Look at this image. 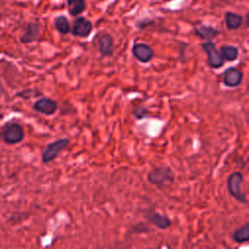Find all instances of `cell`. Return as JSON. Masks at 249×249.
<instances>
[{
    "mask_svg": "<svg viewBox=\"0 0 249 249\" xmlns=\"http://www.w3.org/2000/svg\"><path fill=\"white\" fill-rule=\"evenodd\" d=\"M147 179L152 185L158 188H163L174 182L175 174L168 166H158L148 173Z\"/></svg>",
    "mask_w": 249,
    "mask_h": 249,
    "instance_id": "1",
    "label": "cell"
},
{
    "mask_svg": "<svg viewBox=\"0 0 249 249\" xmlns=\"http://www.w3.org/2000/svg\"><path fill=\"white\" fill-rule=\"evenodd\" d=\"M243 182V174L239 171L232 172L227 180V187L230 195L237 201L241 203H247L248 200L246 198L245 194H243L240 190V185Z\"/></svg>",
    "mask_w": 249,
    "mask_h": 249,
    "instance_id": "2",
    "label": "cell"
},
{
    "mask_svg": "<svg viewBox=\"0 0 249 249\" xmlns=\"http://www.w3.org/2000/svg\"><path fill=\"white\" fill-rule=\"evenodd\" d=\"M69 143L70 141L68 138H60L49 143L42 153V161L44 163H48L55 160L59 153L62 152L69 145Z\"/></svg>",
    "mask_w": 249,
    "mask_h": 249,
    "instance_id": "3",
    "label": "cell"
},
{
    "mask_svg": "<svg viewBox=\"0 0 249 249\" xmlns=\"http://www.w3.org/2000/svg\"><path fill=\"white\" fill-rule=\"evenodd\" d=\"M1 137L7 144H17L23 140L24 131L22 126L18 123L8 124L1 133Z\"/></svg>",
    "mask_w": 249,
    "mask_h": 249,
    "instance_id": "4",
    "label": "cell"
},
{
    "mask_svg": "<svg viewBox=\"0 0 249 249\" xmlns=\"http://www.w3.org/2000/svg\"><path fill=\"white\" fill-rule=\"evenodd\" d=\"M201 48L207 54V63L210 68L218 69L224 65L225 60L212 41H206L201 45Z\"/></svg>",
    "mask_w": 249,
    "mask_h": 249,
    "instance_id": "5",
    "label": "cell"
},
{
    "mask_svg": "<svg viewBox=\"0 0 249 249\" xmlns=\"http://www.w3.org/2000/svg\"><path fill=\"white\" fill-rule=\"evenodd\" d=\"M92 27V22L89 19L85 17H78L73 22L71 32L76 37L86 38L91 33Z\"/></svg>",
    "mask_w": 249,
    "mask_h": 249,
    "instance_id": "6",
    "label": "cell"
},
{
    "mask_svg": "<svg viewBox=\"0 0 249 249\" xmlns=\"http://www.w3.org/2000/svg\"><path fill=\"white\" fill-rule=\"evenodd\" d=\"M58 108V104L55 100L48 97H42L38 100H36L33 104V109L46 116H52L53 115Z\"/></svg>",
    "mask_w": 249,
    "mask_h": 249,
    "instance_id": "7",
    "label": "cell"
},
{
    "mask_svg": "<svg viewBox=\"0 0 249 249\" xmlns=\"http://www.w3.org/2000/svg\"><path fill=\"white\" fill-rule=\"evenodd\" d=\"M133 56L142 63L151 61L154 57V50L145 43H136L132 47Z\"/></svg>",
    "mask_w": 249,
    "mask_h": 249,
    "instance_id": "8",
    "label": "cell"
},
{
    "mask_svg": "<svg viewBox=\"0 0 249 249\" xmlns=\"http://www.w3.org/2000/svg\"><path fill=\"white\" fill-rule=\"evenodd\" d=\"M243 79V74L235 67L228 68L223 75V83L229 88L238 87Z\"/></svg>",
    "mask_w": 249,
    "mask_h": 249,
    "instance_id": "9",
    "label": "cell"
},
{
    "mask_svg": "<svg viewBox=\"0 0 249 249\" xmlns=\"http://www.w3.org/2000/svg\"><path fill=\"white\" fill-rule=\"evenodd\" d=\"M144 216L150 223H152L160 230H165L171 226V220L165 214H160L159 212H151L145 214Z\"/></svg>",
    "mask_w": 249,
    "mask_h": 249,
    "instance_id": "10",
    "label": "cell"
},
{
    "mask_svg": "<svg viewBox=\"0 0 249 249\" xmlns=\"http://www.w3.org/2000/svg\"><path fill=\"white\" fill-rule=\"evenodd\" d=\"M98 50L102 56H108L113 53V38L109 33H102L97 38Z\"/></svg>",
    "mask_w": 249,
    "mask_h": 249,
    "instance_id": "11",
    "label": "cell"
},
{
    "mask_svg": "<svg viewBox=\"0 0 249 249\" xmlns=\"http://www.w3.org/2000/svg\"><path fill=\"white\" fill-rule=\"evenodd\" d=\"M39 34H40V25H39V23L36 22V21L29 22L26 26V29H25L24 33L20 36L19 41L22 44H28V43L34 42V41L38 40Z\"/></svg>",
    "mask_w": 249,
    "mask_h": 249,
    "instance_id": "12",
    "label": "cell"
},
{
    "mask_svg": "<svg viewBox=\"0 0 249 249\" xmlns=\"http://www.w3.org/2000/svg\"><path fill=\"white\" fill-rule=\"evenodd\" d=\"M195 33L201 39L205 41H212L216 36L220 34V31L212 26L208 25H201L199 27H195Z\"/></svg>",
    "mask_w": 249,
    "mask_h": 249,
    "instance_id": "13",
    "label": "cell"
},
{
    "mask_svg": "<svg viewBox=\"0 0 249 249\" xmlns=\"http://www.w3.org/2000/svg\"><path fill=\"white\" fill-rule=\"evenodd\" d=\"M225 22L228 29L235 30L242 25L243 18L239 14H236L233 12H227L225 14Z\"/></svg>",
    "mask_w": 249,
    "mask_h": 249,
    "instance_id": "14",
    "label": "cell"
},
{
    "mask_svg": "<svg viewBox=\"0 0 249 249\" xmlns=\"http://www.w3.org/2000/svg\"><path fill=\"white\" fill-rule=\"evenodd\" d=\"M66 3L68 12L73 17L81 15L87 7L86 0H66Z\"/></svg>",
    "mask_w": 249,
    "mask_h": 249,
    "instance_id": "15",
    "label": "cell"
},
{
    "mask_svg": "<svg viewBox=\"0 0 249 249\" xmlns=\"http://www.w3.org/2000/svg\"><path fill=\"white\" fill-rule=\"evenodd\" d=\"M220 53L224 60L226 61H234L237 59L239 52L238 49L231 45H224L220 49Z\"/></svg>",
    "mask_w": 249,
    "mask_h": 249,
    "instance_id": "16",
    "label": "cell"
},
{
    "mask_svg": "<svg viewBox=\"0 0 249 249\" xmlns=\"http://www.w3.org/2000/svg\"><path fill=\"white\" fill-rule=\"evenodd\" d=\"M232 239L236 243H244L249 240V223H245L232 232Z\"/></svg>",
    "mask_w": 249,
    "mask_h": 249,
    "instance_id": "17",
    "label": "cell"
},
{
    "mask_svg": "<svg viewBox=\"0 0 249 249\" xmlns=\"http://www.w3.org/2000/svg\"><path fill=\"white\" fill-rule=\"evenodd\" d=\"M54 27L60 34H68L71 31V26L68 18L65 16H57L54 20Z\"/></svg>",
    "mask_w": 249,
    "mask_h": 249,
    "instance_id": "18",
    "label": "cell"
},
{
    "mask_svg": "<svg viewBox=\"0 0 249 249\" xmlns=\"http://www.w3.org/2000/svg\"><path fill=\"white\" fill-rule=\"evenodd\" d=\"M132 114L135 117V119L143 120L150 115V111L146 106L140 105V106H137L136 108H134V110L132 111Z\"/></svg>",
    "mask_w": 249,
    "mask_h": 249,
    "instance_id": "19",
    "label": "cell"
},
{
    "mask_svg": "<svg viewBox=\"0 0 249 249\" xmlns=\"http://www.w3.org/2000/svg\"><path fill=\"white\" fill-rule=\"evenodd\" d=\"M150 230L149 226L145 225L144 223H138L137 225H135L133 228H132V231L133 232H145V231H148Z\"/></svg>",
    "mask_w": 249,
    "mask_h": 249,
    "instance_id": "20",
    "label": "cell"
},
{
    "mask_svg": "<svg viewBox=\"0 0 249 249\" xmlns=\"http://www.w3.org/2000/svg\"><path fill=\"white\" fill-rule=\"evenodd\" d=\"M38 94H40V92H35V91L32 90V89H26V90H23V91H21V92H18L17 95L21 96L22 98H30L31 96H33V95H38Z\"/></svg>",
    "mask_w": 249,
    "mask_h": 249,
    "instance_id": "21",
    "label": "cell"
},
{
    "mask_svg": "<svg viewBox=\"0 0 249 249\" xmlns=\"http://www.w3.org/2000/svg\"><path fill=\"white\" fill-rule=\"evenodd\" d=\"M248 18H249V14H247V15H246V17H245V24H246V26H248V24H249V22H248Z\"/></svg>",
    "mask_w": 249,
    "mask_h": 249,
    "instance_id": "22",
    "label": "cell"
},
{
    "mask_svg": "<svg viewBox=\"0 0 249 249\" xmlns=\"http://www.w3.org/2000/svg\"><path fill=\"white\" fill-rule=\"evenodd\" d=\"M0 139H1V133H0Z\"/></svg>",
    "mask_w": 249,
    "mask_h": 249,
    "instance_id": "23",
    "label": "cell"
}]
</instances>
